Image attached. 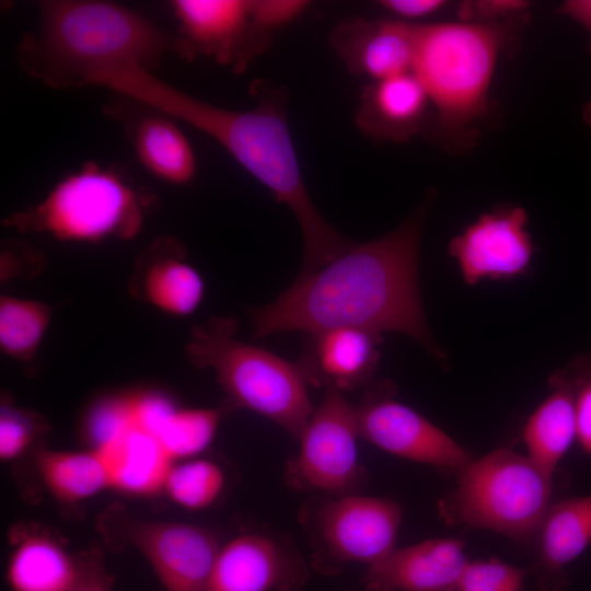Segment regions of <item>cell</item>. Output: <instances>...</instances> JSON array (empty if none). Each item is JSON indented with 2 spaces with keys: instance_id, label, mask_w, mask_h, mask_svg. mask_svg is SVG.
Instances as JSON below:
<instances>
[{
  "instance_id": "3957f363",
  "label": "cell",
  "mask_w": 591,
  "mask_h": 591,
  "mask_svg": "<svg viewBox=\"0 0 591 591\" xmlns=\"http://www.w3.org/2000/svg\"><path fill=\"white\" fill-rule=\"evenodd\" d=\"M528 22L529 15L498 24L460 20L417 24L412 71L431 103L424 136L443 152L464 154L485 130L498 126L493 79L500 56L514 48Z\"/></svg>"
},
{
  "instance_id": "52a82bcc",
  "label": "cell",
  "mask_w": 591,
  "mask_h": 591,
  "mask_svg": "<svg viewBox=\"0 0 591 591\" xmlns=\"http://www.w3.org/2000/svg\"><path fill=\"white\" fill-rule=\"evenodd\" d=\"M144 219V198L118 173L94 161L62 177L37 205L3 224L67 242L132 239Z\"/></svg>"
},
{
  "instance_id": "9c48e42d",
  "label": "cell",
  "mask_w": 591,
  "mask_h": 591,
  "mask_svg": "<svg viewBox=\"0 0 591 591\" xmlns=\"http://www.w3.org/2000/svg\"><path fill=\"white\" fill-rule=\"evenodd\" d=\"M402 518L394 500L359 494L322 499L302 513L320 561L368 566L396 548Z\"/></svg>"
},
{
  "instance_id": "d6986e66",
  "label": "cell",
  "mask_w": 591,
  "mask_h": 591,
  "mask_svg": "<svg viewBox=\"0 0 591 591\" xmlns=\"http://www.w3.org/2000/svg\"><path fill=\"white\" fill-rule=\"evenodd\" d=\"M136 293L163 312L176 316L193 313L200 304L205 285L186 262L181 243L172 237L155 240L139 259Z\"/></svg>"
},
{
  "instance_id": "d590c367",
  "label": "cell",
  "mask_w": 591,
  "mask_h": 591,
  "mask_svg": "<svg viewBox=\"0 0 591 591\" xmlns=\"http://www.w3.org/2000/svg\"><path fill=\"white\" fill-rule=\"evenodd\" d=\"M581 118L583 123L591 128V100L587 101L581 111Z\"/></svg>"
},
{
  "instance_id": "1f68e13d",
  "label": "cell",
  "mask_w": 591,
  "mask_h": 591,
  "mask_svg": "<svg viewBox=\"0 0 591 591\" xmlns=\"http://www.w3.org/2000/svg\"><path fill=\"white\" fill-rule=\"evenodd\" d=\"M526 0H473L457 4V20L483 24H498L529 15Z\"/></svg>"
},
{
  "instance_id": "836d02e7",
  "label": "cell",
  "mask_w": 591,
  "mask_h": 591,
  "mask_svg": "<svg viewBox=\"0 0 591 591\" xmlns=\"http://www.w3.org/2000/svg\"><path fill=\"white\" fill-rule=\"evenodd\" d=\"M378 3L396 20L410 24H418L417 21L432 16L449 5V1L444 0H382Z\"/></svg>"
},
{
  "instance_id": "6da1fadb",
  "label": "cell",
  "mask_w": 591,
  "mask_h": 591,
  "mask_svg": "<svg viewBox=\"0 0 591 591\" xmlns=\"http://www.w3.org/2000/svg\"><path fill=\"white\" fill-rule=\"evenodd\" d=\"M433 190L392 232L363 243L348 242L325 265L300 273L275 302L252 311L254 334L336 328L405 334L438 361L447 356L433 338L422 305L419 252Z\"/></svg>"
},
{
  "instance_id": "4dcf8cb0",
  "label": "cell",
  "mask_w": 591,
  "mask_h": 591,
  "mask_svg": "<svg viewBox=\"0 0 591 591\" xmlns=\"http://www.w3.org/2000/svg\"><path fill=\"white\" fill-rule=\"evenodd\" d=\"M564 367L575 390L577 440L591 455V351L575 356Z\"/></svg>"
},
{
  "instance_id": "ffe728a7",
  "label": "cell",
  "mask_w": 591,
  "mask_h": 591,
  "mask_svg": "<svg viewBox=\"0 0 591 591\" xmlns=\"http://www.w3.org/2000/svg\"><path fill=\"white\" fill-rule=\"evenodd\" d=\"M222 409L178 408L158 393H141L135 398L137 422L151 433L171 460L193 456L212 442Z\"/></svg>"
},
{
  "instance_id": "30bf717a",
  "label": "cell",
  "mask_w": 591,
  "mask_h": 591,
  "mask_svg": "<svg viewBox=\"0 0 591 591\" xmlns=\"http://www.w3.org/2000/svg\"><path fill=\"white\" fill-rule=\"evenodd\" d=\"M99 524L111 544L136 547L166 591H208L221 547L208 529L134 518L118 506L108 509Z\"/></svg>"
},
{
  "instance_id": "277c9868",
  "label": "cell",
  "mask_w": 591,
  "mask_h": 591,
  "mask_svg": "<svg viewBox=\"0 0 591 591\" xmlns=\"http://www.w3.org/2000/svg\"><path fill=\"white\" fill-rule=\"evenodd\" d=\"M174 39L142 14L103 0L39 3V24L18 48L21 67L53 88L84 86L92 72L120 65L150 71Z\"/></svg>"
},
{
  "instance_id": "7a4b0ae2",
  "label": "cell",
  "mask_w": 591,
  "mask_h": 591,
  "mask_svg": "<svg viewBox=\"0 0 591 591\" xmlns=\"http://www.w3.org/2000/svg\"><path fill=\"white\" fill-rule=\"evenodd\" d=\"M85 85L103 86L178 118L222 146L278 202L296 216L303 235L301 273L312 271L337 256L347 244L317 211L299 167L286 116L285 96H264L252 109L236 111L194 97L139 65H120L92 72Z\"/></svg>"
},
{
  "instance_id": "83f0119b",
  "label": "cell",
  "mask_w": 591,
  "mask_h": 591,
  "mask_svg": "<svg viewBox=\"0 0 591 591\" xmlns=\"http://www.w3.org/2000/svg\"><path fill=\"white\" fill-rule=\"evenodd\" d=\"M526 571L499 559L467 563L454 591H522Z\"/></svg>"
},
{
  "instance_id": "5b68a950",
  "label": "cell",
  "mask_w": 591,
  "mask_h": 591,
  "mask_svg": "<svg viewBox=\"0 0 591 591\" xmlns=\"http://www.w3.org/2000/svg\"><path fill=\"white\" fill-rule=\"evenodd\" d=\"M236 321L213 317L196 325L186 346L189 360L210 368L237 407L271 420L299 440L314 410L298 363L234 337Z\"/></svg>"
},
{
  "instance_id": "2e32d148",
  "label": "cell",
  "mask_w": 591,
  "mask_h": 591,
  "mask_svg": "<svg viewBox=\"0 0 591 591\" xmlns=\"http://www.w3.org/2000/svg\"><path fill=\"white\" fill-rule=\"evenodd\" d=\"M431 103L413 71L367 84L355 115L358 129L378 140L401 143L425 134Z\"/></svg>"
},
{
  "instance_id": "f546056e",
  "label": "cell",
  "mask_w": 591,
  "mask_h": 591,
  "mask_svg": "<svg viewBox=\"0 0 591 591\" xmlns=\"http://www.w3.org/2000/svg\"><path fill=\"white\" fill-rule=\"evenodd\" d=\"M302 0H250V18L254 36L268 48L271 34L294 21L308 8Z\"/></svg>"
},
{
  "instance_id": "e0dca14e",
  "label": "cell",
  "mask_w": 591,
  "mask_h": 591,
  "mask_svg": "<svg viewBox=\"0 0 591 591\" xmlns=\"http://www.w3.org/2000/svg\"><path fill=\"white\" fill-rule=\"evenodd\" d=\"M312 337L298 362L308 384L341 393L370 384L381 357V334L336 328Z\"/></svg>"
},
{
  "instance_id": "ac0fdd59",
  "label": "cell",
  "mask_w": 591,
  "mask_h": 591,
  "mask_svg": "<svg viewBox=\"0 0 591 591\" xmlns=\"http://www.w3.org/2000/svg\"><path fill=\"white\" fill-rule=\"evenodd\" d=\"M293 556L273 537L239 535L220 547L208 591H273L290 587Z\"/></svg>"
},
{
  "instance_id": "7402d4cb",
  "label": "cell",
  "mask_w": 591,
  "mask_h": 591,
  "mask_svg": "<svg viewBox=\"0 0 591 591\" xmlns=\"http://www.w3.org/2000/svg\"><path fill=\"white\" fill-rule=\"evenodd\" d=\"M537 534L543 588L556 591L567 583V566L591 544V495L551 505Z\"/></svg>"
},
{
  "instance_id": "484cf974",
  "label": "cell",
  "mask_w": 591,
  "mask_h": 591,
  "mask_svg": "<svg viewBox=\"0 0 591 591\" xmlns=\"http://www.w3.org/2000/svg\"><path fill=\"white\" fill-rule=\"evenodd\" d=\"M51 316L47 304L33 300L1 297L0 348L9 357L31 361Z\"/></svg>"
},
{
  "instance_id": "7c38bea8",
  "label": "cell",
  "mask_w": 591,
  "mask_h": 591,
  "mask_svg": "<svg viewBox=\"0 0 591 591\" xmlns=\"http://www.w3.org/2000/svg\"><path fill=\"white\" fill-rule=\"evenodd\" d=\"M529 213L518 205H498L480 213L448 244L467 286L511 281L531 274L537 247L528 229Z\"/></svg>"
},
{
  "instance_id": "8992f818",
  "label": "cell",
  "mask_w": 591,
  "mask_h": 591,
  "mask_svg": "<svg viewBox=\"0 0 591 591\" xmlns=\"http://www.w3.org/2000/svg\"><path fill=\"white\" fill-rule=\"evenodd\" d=\"M455 474L454 489L441 505L447 519L517 542L538 533L551 506L553 476L526 454L499 448L472 459Z\"/></svg>"
},
{
  "instance_id": "4fadbf2b",
  "label": "cell",
  "mask_w": 591,
  "mask_h": 591,
  "mask_svg": "<svg viewBox=\"0 0 591 591\" xmlns=\"http://www.w3.org/2000/svg\"><path fill=\"white\" fill-rule=\"evenodd\" d=\"M178 37L174 49L187 59L202 55L243 71L255 58L250 0H173Z\"/></svg>"
},
{
  "instance_id": "ba28073f",
  "label": "cell",
  "mask_w": 591,
  "mask_h": 591,
  "mask_svg": "<svg viewBox=\"0 0 591 591\" xmlns=\"http://www.w3.org/2000/svg\"><path fill=\"white\" fill-rule=\"evenodd\" d=\"M359 438L356 406L344 393L325 390L298 440L297 455L286 466V483L294 490L329 497L358 494L367 480Z\"/></svg>"
},
{
  "instance_id": "44dd1931",
  "label": "cell",
  "mask_w": 591,
  "mask_h": 591,
  "mask_svg": "<svg viewBox=\"0 0 591 591\" xmlns=\"http://www.w3.org/2000/svg\"><path fill=\"white\" fill-rule=\"evenodd\" d=\"M526 455L553 476L558 463L577 440L575 390L565 367L548 379V394L523 427Z\"/></svg>"
},
{
  "instance_id": "cb8c5ba5",
  "label": "cell",
  "mask_w": 591,
  "mask_h": 591,
  "mask_svg": "<svg viewBox=\"0 0 591 591\" xmlns=\"http://www.w3.org/2000/svg\"><path fill=\"white\" fill-rule=\"evenodd\" d=\"M77 577V556L50 536L37 533L18 540L5 572L11 591H69Z\"/></svg>"
},
{
  "instance_id": "8fae6325",
  "label": "cell",
  "mask_w": 591,
  "mask_h": 591,
  "mask_svg": "<svg viewBox=\"0 0 591 591\" xmlns=\"http://www.w3.org/2000/svg\"><path fill=\"white\" fill-rule=\"evenodd\" d=\"M356 412L360 438L390 454L455 473L472 460L451 436L398 402L390 382L369 384Z\"/></svg>"
},
{
  "instance_id": "f1b7e54d",
  "label": "cell",
  "mask_w": 591,
  "mask_h": 591,
  "mask_svg": "<svg viewBox=\"0 0 591 591\" xmlns=\"http://www.w3.org/2000/svg\"><path fill=\"white\" fill-rule=\"evenodd\" d=\"M42 425L31 413L2 405L0 415V457L12 460L23 454L38 438Z\"/></svg>"
},
{
  "instance_id": "d4e9b609",
  "label": "cell",
  "mask_w": 591,
  "mask_h": 591,
  "mask_svg": "<svg viewBox=\"0 0 591 591\" xmlns=\"http://www.w3.org/2000/svg\"><path fill=\"white\" fill-rule=\"evenodd\" d=\"M36 467L48 491L65 503L88 499L112 487V475L104 456L88 452L40 450Z\"/></svg>"
},
{
  "instance_id": "603a6c76",
  "label": "cell",
  "mask_w": 591,
  "mask_h": 591,
  "mask_svg": "<svg viewBox=\"0 0 591 591\" xmlns=\"http://www.w3.org/2000/svg\"><path fill=\"white\" fill-rule=\"evenodd\" d=\"M152 111L128 124L136 155L157 178L173 185L187 184L197 169L192 144L172 117Z\"/></svg>"
},
{
  "instance_id": "d6a6232c",
  "label": "cell",
  "mask_w": 591,
  "mask_h": 591,
  "mask_svg": "<svg viewBox=\"0 0 591 591\" xmlns=\"http://www.w3.org/2000/svg\"><path fill=\"white\" fill-rule=\"evenodd\" d=\"M78 577L69 591H112L115 576L106 567L102 549L92 547L76 554Z\"/></svg>"
},
{
  "instance_id": "e575fe53",
  "label": "cell",
  "mask_w": 591,
  "mask_h": 591,
  "mask_svg": "<svg viewBox=\"0 0 591 591\" xmlns=\"http://www.w3.org/2000/svg\"><path fill=\"white\" fill-rule=\"evenodd\" d=\"M556 13L579 24L589 34L588 51L591 56V0H565Z\"/></svg>"
},
{
  "instance_id": "5bb4252c",
  "label": "cell",
  "mask_w": 591,
  "mask_h": 591,
  "mask_svg": "<svg viewBox=\"0 0 591 591\" xmlns=\"http://www.w3.org/2000/svg\"><path fill=\"white\" fill-rule=\"evenodd\" d=\"M417 24L357 18L337 23L329 44L354 74L379 81L412 71Z\"/></svg>"
},
{
  "instance_id": "4316f807",
  "label": "cell",
  "mask_w": 591,
  "mask_h": 591,
  "mask_svg": "<svg viewBox=\"0 0 591 591\" xmlns=\"http://www.w3.org/2000/svg\"><path fill=\"white\" fill-rule=\"evenodd\" d=\"M223 487L224 474L220 466L201 459L172 465L162 486L172 501L188 510L210 507Z\"/></svg>"
},
{
  "instance_id": "9a60e30c",
  "label": "cell",
  "mask_w": 591,
  "mask_h": 591,
  "mask_svg": "<svg viewBox=\"0 0 591 591\" xmlns=\"http://www.w3.org/2000/svg\"><path fill=\"white\" fill-rule=\"evenodd\" d=\"M468 560L455 538H431L395 548L368 566L370 591H454Z\"/></svg>"
}]
</instances>
